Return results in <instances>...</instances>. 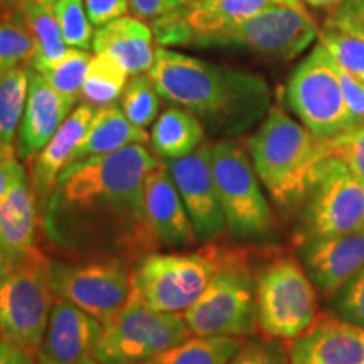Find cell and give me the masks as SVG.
I'll list each match as a JSON object with an SVG mask.
<instances>
[{"label":"cell","mask_w":364,"mask_h":364,"mask_svg":"<svg viewBox=\"0 0 364 364\" xmlns=\"http://www.w3.org/2000/svg\"><path fill=\"white\" fill-rule=\"evenodd\" d=\"M162 161L145 144L86 157L59 176L43 228L59 248L120 258L159 247L144 213V184Z\"/></svg>","instance_id":"1"},{"label":"cell","mask_w":364,"mask_h":364,"mask_svg":"<svg viewBox=\"0 0 364 364\" xmlns=\"http://www.w3.org/2000/svg\"><path fill=\"white\" fill-rule=\"evenodd\" d=\"M159 93L201 122L204 130L231 139L270 110L262 76L218 66L161 46L149 71Z\"/></svg>","instance_id":"2"},{"label":"cell","mask_w":364,"mask_h":364,"mask_svg":"<svg viewBox=\"0 0 364 364\" xmlns=\"http://www.w3.org/2000/svg\"><path fill=\"white\" fill-rule=\"evenodd\" d=\"M248 152L263 188L282 209L302 206L331 140L318 139L275 105L248 139Z\"/></svg>","instance_id":"3"},{"label":"cell","mask_w":364,"mask_h":364,"mask_svg":"<svg viewBox=\"0 0 364 364\" xmlns=\"http://www.w3.org/2000/svg\"><path fill=\"white\" fill-rule=\"evenodd\" d=\"M226 248L208 245L194 252L144 255L132 273V295L154 311L184 314L211 284Z\"/></svg>","instance_id":"4"},{"label":"cell","mask_w":364,"mask_h":364,"mask_svg":"<svg viewBox=\"0 0 364 364\" xmlns=\"http://www.w3.org/2000/svg\"><path fill=\"white\" fill-rule=\"evenodd\" d=\"M184 321L193 336H245L257 329V275L245 250L226 248L216 275Z\"/></svg>","instance_id":"5"},{"label":"cell","mask_w":364,"mask_h":364,"mask_svg":"<svg viewBox=\"0 0 364 364\" xmlns=\"http://www.w3.org/2000/svg\"><path fill=\"white\" fill-rule=\"evenodd\" d=\"M318 316V292L297 258L277 255L257 273V324L265 338L294 341Z\"/></svg>","instance_id":"6"},{"label":"cell","mask_w":364,"mask_h":364,"mask_svg":"<svg viewBox=\"0 0 364 364\" xmlns=\"http://www.w3.org/2000/svg\"><path fill=\"white\" fill-rule=\"evenodd\" d=\"M211 162L230 233L238 240L268 238L275 228V216L248 150L238 140L221 139L213 142Z\"/></svg>","instance_id":"7"},{"label":"cell","mask_w":364,"mask_h":364,"mask_svg":"<svg viewBox=\"0 0 364 364\" xmlns=\"http://www.w3.org/2000/svg\"><path fill=\"white\" fill-rule=\"evenodd\" d=\"M285 98L300 124L318 139H338L359 127L346 105L338 63L321 41L290 75Z\"/></svg>","instance_id":"8"},{"label":"cell","mask_w":364,"mask_h":364,"mask_svg":"<svg viewBox=\"0 0 364 364\" xmlns=\"http://www.w3.org/2000/svg\"><path fill=\"white\" fill-rule=\"evenodd\" d=\"M364 230V179L338 156L318 164L300 208L299 245Z\"/></svg>","instance_id":"9"},{"label":"cell","mask_w":364,"mask_h":364,"mask_svg":"<svg viewBox=\"0 0 364 364\" xmlns=\"http://www.w3.org/2000/svg\"><path fill=\"white\" fill-rule=\"evenodd\" d=\"M184 316L159 312L132 295L129 304L103 324L98 364H142L191 338Z\"/></svg>","instance_id":"10"},{"label":"cell","mask_w":364,"mask_h":364,"mask_svg":"<svg viewBox=\"0 0 364 364\" xmlns=\"http://www.w3.org/2000/svg\"><path fill=\"white\" fill-rule=\"evenodd\" d=\"M48 267L39 253L0 282V334L29 353L39 351L54 307Z\"/></svg>","instance_id":"11"},{"label":"cell","mask_w":364,"mask_h":364,"mask_svg":"<svg viewBox=\"0 0 364 364\" xmlns=\"http://www.w3.org/2000/svg\"><path fill=\"white\" fill-rule=\"evenodd\" d=\"M48 279L54 297L81 309L102 324L110 322L134 292L132 273L120 258L80 263L49 260Z\"/></svg>","instance_id":"12"},{"label":"cell","mask_w":364,"mask_h":364,"mask_svg":"<svg viewBox=\"0 0 364 364\" xmlns=\"http://www.w3.org/2000/svg\"><path fill=\"white\" fill-rule=\"evenodd\" d=\"M317 38L318 29L306 6H273L203 39L198 48H241L267 61H290Z\"/></svg>","instance_id":"13"},{"label":"cell","mask_w":364,"mask_h":364,"mask_svg":"<svg viewBox=\"0 0 364 364\" xmlns=\"http://www.w3.org/2000/svg\"><path fill=\"white\" fill-rule=\"evenodd\" d=\"M273 6H304L302 0H191L184 7L154 21L159 44L196 46Z\"/></svg>","instance_id":"14"},{"label":"cell","mask_w":364,"mask_h":364,"mask_svg":"<svg viewBox=\"0 0 364 364\" xmlns=\"http://www.w3.org/2000/svg\"><path fill=\"white\" fill-rule=\"evenodd\" d=\"M211 147L213 144L204 142L188 156L164 162L201 241L215 240L226 228L213 174Z\"/></svg>","instance_id":"15"},{"label":"cell","mask_w":364,"mask_h":364,"mask_svg":"<svg viewBox=\"0 0 364 364\" xmlns=\"http://www.w3.org/2000/svg\"><path fill=\"white\" fill-rule=\"evenodd\" d=\"M102 332V322L58 299L38 351L39 364H98Z\"/></svg>","instance_id":"16"},{"label":"cell","mask_w":364,"mask_h":364,"mask_svg":"<svg viewBox=\"0 0 364 364\" xmlns=\"http://www.w3.org/2000/svg\"><path fill=\"white\" fill-rule=\"evenodd\" d=\"M300 253L318 295L331 299L364 268V230L306 241Z\"/></svg>","instance_id":"17"},{"label":"cell","mask_w":364,"mask_h":364,"mask_svg":"<svg viewBox=\"0 0 364 364\" xmlns=\"http://www.w3.org/2000/svg\"><path fill=\"white\" fill-rule=\"evenodd\" d=\"M290 364H364V329L334 314H318L290 344Z\"/></svg>","instance_id":"18"},{"label":"cell","mask_w":364,"mask_h":364,"mask_svg":"<svg viewBox=\"0 0 364 364\" xmlns=\"http://www.w3.org/2000/svg\"><path fill=\"white\" fill-rule=\"evenodd\" d=\"M144 213L154 238L162 247H188L198 236L174 181L161 162L144 184Z\"/></svg>","instance_id":"19"},{"label":"cell","mask_w":364,"mask_h":364,"mask_svg":"<svg viewBox=\"0 0 364 364\" xmlns=\"http://www.w3.org/2000/svg\"><path fill=\"white\" fill-rule=\"evenodd\" d=\"M75 105V100L59 95L39 71L29 68V95L16 140L17 157L27 161L38 156Z\"/></svg>","instance_id":"20"},{"label":"cell","mask_w":364,"mask_h":364,"mask_svg":"<svg viewBox=\"0 0 364 364\" xmlns=\"http://www.w3.org/2000/svg\"><path fill=\"white\" fill-rule=\"evenodd\" d=\"M97 110L98 108L88 103L76 107L53 135V139L34 157L33 191L41 213L51 198L59 176L70 166L73 152L83 140Z\"/></svg>","instance_id":"21"},{"label":"cell","mask_w":364,"mask_h":364,"mask_svg":"<svg viewBox=\"0 0 364 364\" xmlns=\"http://www.w3.org/2000/svg\"><path fill=\"white\" fill-rule=\"evenodd\" d=\"M38 203L33 186L22 176L0 198V245L11 255L17 265L36 255V231H38Z\"/></svg>","instance_id":"22"},{"label":"cell","mask_w":364,"mask_h":364,"mask_svg":"<svg viewBox=\"0 0 364 364\" xmlns=\"http://www.w3.org/2000/svg\"><path fill=\"white\" fill-rule=\"evenodd\" d=\"M93 51L107 54L129 75L149 73L156 61L152 29L140 17H118L93 34Z\"/></svg>","instance_id":"23"},{"label":"cell","mask_w":364,"mask_h":364,"mask_svg":"<svg viewBox=\"0 0 364 364\" xmlns=\"http://www.w3.org/2000/svg\"><path fill=\"white\" fill-rule=\"evenodd\" d=\"M149 140L150 135L145 129H139L132 124L122 108H118L117 105H108V107L98 108L95 113L93 122L86 130L83 140L73 152L70 166L86 157L117 152L132 144H147Z\"/></svg>","instance_id":"24"},{"label":"cell","mask_w":364,"mask_h":364,"mask_svg":"<svg viewBox=\"0 0 364 364\" xmlns=\"http://www.w3.org/2000/svg\"><path fill=\"white\" fill-rule=\"evenodd\" d=\"M206 142V130L193 113L182 107H169L154 122L150 132L152 150L162 162L176 161Z\"/></svg>","instance_id":"25"},{"label":"cell","mask_w":364,"mask_h":364,"mask_svg":"<svg viewBox=\"0 0 364 364\" xmlns=\"http://www.w3.org/2000/svg\"><path fill=\"white\" fill-rule=\"evenodd\" d=\"M245 343L236 336H194L142 364H228Z\"/></svg>","instance_id":"26"},{"label":"cell","mask_w":364,"mask_h":364,"mask_svg":"<svg viewBox=\"0 0 364 364\" xmlns=\"http://www.w3.org/2000/svg\"><path fill=\"white\" fill-rule=\"evenodd\" d=\"M19 14L21 19L33 36L34 53L31 58L29 68L43 73L49 66L56 65L59 59L65 58L68 53V44L63 38L61 27L58 24L51 7H29Z\"/></svg>","instance_id":"27"},{"label":"cell","mask_w":364,"mask_h":364,"mask_svg":"<svg viewBox=\"0 0 364 364\" xmlns=\"http://www.w3.org/2000/svg\"><path fill=\"white\" fill-rule=\"evenodd\" d=\"M29 95V66L14 68L0 80V145L16 152V140Z\"/></svg>","instance_id":"28"},{"label":"cell","mask_w":364,"mask_h":364,"mask_svg":"<svg viewBox=\"0 0 364 364\" xmlns=\"http://www.w3.org/2000/svg\"><path fill=\"white\" fill-rule=\"evenodd\" d=\"M127 76L129 73L118 65L115 59L107 54H95L90 59L80 98L95 108L115 105L117 100L122 98L125 86L129 83Z\"/></svg>","instance_id":"29"},{"label":"cell","mask_w":364,"mask_h":364,"mask_svg":"<svg viewBox=\"0 0 364 364\" xmlns=\"http://www.w3.org/2000/svg\"><path fill=\"white\" fill-rule=\"evenodd\" d=\"M161 93L150 75H135L122 95V112L139 129H147L161 113Z\"/></svg>","instance_id":"30"},{"label":"cell","mask_w":364,"mask_h":364,"mask_svg":"<svg viewBox=\"0 0 364 364\" xmlns=\"http://www.w3.org/2000/svg\"><path fill=\"white\" fill-rule=\"evenodd\" d=\"M34 53L33 36L19 14L0 19V80L17 66H29Z\"/></svg>","instance_id":"31"},{"label":"cell","mask_w":364,"mask_h":364,"mask_svg":"<svg viewBox=\"0 0 364 364\" xmlns=\"http://www.w3.org/2000/svg\"><path fill=\"white\" fill-rule=\"evenodd\" d=\"M90 59L91 56L83 49L70 48L65 58L59 59L56 65L49 66L41 75L48 80V83L59 95L78 102L86 78V71H88Z\"/></svg>","instance_id":"32"},{"label":"cell","mask_w":364,"mask_h":364,"mask_svg":"<svg viewBox=\"0 0 364 364\" xmlns=\"http://www.w3.org/2000/svg\"><path fill=\"white\" fill-rule=\"evenodd\" d=\"M318 39L339 68L359 81H364V41L361 38L336 27L324 26L322 33L318 31Z\"/></svg>","instance_id":"33"},{"label":"cell","mask_w":364,"mask_h":364,"mask_svg":"<svg viewBox=\"0 0 364 364\" xmlns=\"http://www.w3.org/2000/svg\"><path fill=\"white\" fill-rule=\"evenodd\" d=\"M54 16L61 27L63 38L70 48L88 51L93 44V31L88 21L85 0H56L53 4Z\"/></svg>","instance_id":"34"},{"label":"cell","mask_w":364,"mask_h":364,"mask_svg":"<svg viewBox=\"0 0 364 364\" xmlns=\"http://www.w3.org/2000/svg\"><path fill=\"white\" fill-rule=\"evenodd\" d=\"M334 316L364 329V268L331 297Z\"/></svg>","instance_id":"35"},{"label":"cell","mask_w":364,"mask_h":364,"mask_svg":"<svg viewBox=\"0 0 364 364\" xmlns=\"http://www.w3.org/2000/svg\"><path fill=\"white\" fill-rule=\"evenodd\" d=\"M228 364H290V346L275 338L247 341Z\"/></svg>","instance_id":"36"},{"label":"cell","mask_w":364,"mask_h":364,"mask_svg":"<svg viewBox=\"0 0 364 364\" xmlns=\"http://www.w3.org/2000/svg\"><path fill=\"white\" fill-rule=\"evenodd\" d=\"M331 156H338L364 179V125L331 140Z\"/></svg>","instance_id":"37"},{"label":"cell","mask_w":364,"mask_h":364,"mask_svg":"<svg viewBox=\"0 0 364 364\" xmlns=\"http://www.w3.org/2000/svg\"><path fill=\"white\" fill-rule=\"evenodd\" d=\"M324 26L346 31L364 41V0H344L331 12Z\"/></svg>","instance_id":"38"},{"label":"cell","mask_w":364,"mask_h":364,"mask_svg":"<svg viewBox=\"0 0 364 364\" xmlns=\"http://www.w3.org/2000/svg\"><path fill=\"white\" fill-rule=\"evenodd\" d=\"M91 24L102 27L129 12V0H85Z\"/></svg>","instance_id":"39"},{"label":"cell","mask_w":364,"mask_h":364,"mask_svg":"<svg viewBox=\"0 0 364 364\" xmlns=\"http://www.w3.org/2000/svg\"><path fill=\"white\" fill-rule=\"evenodd\" d=\"M339 78L341 86H343L346 105H348L354 122L358 125H364V81L354 78L353 75H349L343 68H339Z\"/></svg>","instance_id":"40"},{"label":"cell","mask_w":364,"mask_h":364,"mask_svg":"<svg viewBox=\"0 0 364 364\" xmlns=\"http://www.w3.org/2000/svg\"><path fill=\"white\" fill-rule=\"evenodd\" d=\"M191 0H129L135 17L147 19L150 22L169 16V14L176 12L177 9L184 7Z\"/></svg>","instance_id":"41"},{"label":"cell","mask_w":364,"mask_h":364,"mask_svg":"<svg viewBox=\"0 0 364 364\" xmlns=\"http://www.w3.org/2000/svg\"><path fill=\"white\" fill-rule=\"evenodd\" d=\"M26 176L24 167L21 166L17 152H9V150H0V198L7 193L9 189Z\"/></svg>","instance_id":"42"},{"label":"cell","mask_w":364,"mask_h":364,"mask_svg":"<svg viewBox=\"0 0 364 364\" xmlns=\"http://www.w3.org/2000/svg\"><path fill=\"white\" fill-rule=\"evenodd\" d=\"M0 364H36L33 353L4 339L0 341Z\"/></svg>","instance_id":"43"},{"label":"cell","mask_w":364,"mask_h":364,"mask_svg":"<svg viewBox=\"0 0 364 364\" xmlns=\"http://www.w3.org/2000/svg\"><path fill=\"white\" fill-rule=\"evenodd\" d=\"M56 0H2V6L12 9V12H22L29 7H51Z\"/></svg>","instance_id":"44"},{"label":"cell","mask_w":364,"mask_h":364,"mask_svg":"<svg viewBox=\"0 0 364 364\" xmlns=\"http://www.w3.org/2000/svg\"><path fill=\"white\" fill-rule=\"evenodd\" d=\"M16 267L17 263L14 262V258L6 252V250H4L2 245H0V282L6 279L9 273H11Z\"/></svg>","instance_id":"45"},{"label":"cell","mask_w":364,"mask_h":364,"mask_svg":"<svg viewBox=\"0 0 364 364\" xmlns=\"http://www.w3.org/2000/svg\"><path fill=\"white\" fill-rule=\"evenodd\" d=\"M304 4H309V6L317 7V9H326V11H336L344 0H302Z\"/></svg>","instance_id":"46"},{"label":"cell","mask_w":364,"mask_h":364,"mask_svg":"<svg viewBox=\"0 0 364 364\" xmlns=\"http://www.w3.org/2000/svg\"><path fill=\"white\" fill-rule=\"evenodd\" d=\"M0 150H6V149H4V147H2V145H0ZM9 152H14V150H9Z\"/></svg>","instance_id":"47"},{"label":"cell","mask_w":364,"mask_h":364,"mask_svg":"<svg viewBox=\"0 0 364 364\" xmlns=\"http://www.w3.org/2000/svg\"><path fill=\"white\" fill-rule=\"evenodd\" d=\"M2 17H4V16H0V19H2Z\"/></svg>","instance_id":"48"},{"label":"cell","mask_w":364,"mask_h":364,"mask_svg":"<svg viewBox=\"0 0 364 364\" xmlns=\"http://www.w3.org/2000/svg\"><path fill=\"white\" fill-rule=\"evenodd\" d=\"M0 4H2V0H0Z\"/></svg>","instance_id":"49"}]
</instances>
